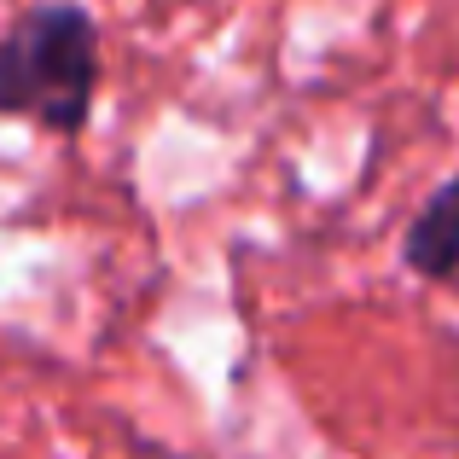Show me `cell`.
Segmentation results:
<instances>
[{
	"label": "cell",
	"instance_id": "1",
	"mask_svg": "<svg viewBox=\"0 0 459 459\" xmlns=\"http://www.w3.org/2000/svg\"><path fill=\"white\" fill-rule=\"evenodd\" d=\"M100 93V30L82 6L47 0L0 35V117L76 134Z\"/></svg>",
	"mask_w": 459,
	"mask_h": 459
},
{
	"label": "cell",
	"instance_id": "2",
	"mask_svg": "<svg viewBox=\"0 0 459 459\" xmlns=\"http://www.w3.org/2000/svg\"><path fill=\"white\" fill-rule=\"evenodd\" d=\"M402 256L419 280H454L459 273V175L425 198V210L413 215L402 238Z\"/></svg>",
	"mask_w": 459,
	"mask_h": 459
}]
</instances>
